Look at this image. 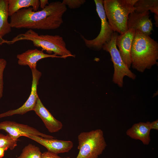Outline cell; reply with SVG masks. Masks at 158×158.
I'll use <instances>...</instances> for the list:
<instances>
[{"label":"cell","instance_id":"6da1fadb","mask_svg":"<svg viewBox=\"0 0 158 158\" xmlns=\"http://www.w3.org/2000/svg\"><path fill=\"white\" fill-rule=\"evenodd\" d=\"M67 10L66 5L60 1L50 3L36 11L31 7L23 8L10 16V23L12 28L17 29L55 30L63 23V16Z\"/></svg>","mask_w":158,"mask_h":158},{"label":"cell","instance_id":"7a4b0ae2","mask_svg":"<svg viewBox=\"0 0 158 158\" xmlns=\"http://www.w3.org/2000/svg\"><path fill=\"white\" fill-rule=\"evenodd\" d=\"M130 54L132 68L143 73L157 64L158 43L150 36L136 30Z\"/></svg>","mask_w":158,"mask_h":158},{"label":"cell","instance_id":"3957f363","mask_svg":"<svg viewBox=\"0 0 158 158\" xmlns=\"http://www.w3.org/2000/svg\"><path fill=\"white\" fill-rule=\"evenodd\" d=\"M22 40H27L32 42L34 46L42 48L50 54H54L61 56L65 59L68 57H74L66 47L65 42L63 37L59 35H39L31 29H29L25 33L20 34L14 37L11 40L7 41L4 40L2 44H8Z\"/></svg>","mask_w":158,"mask_h":158},{"label":"cell","instance_id":"277c9868","mask_svg":"<svg viewBox=\"0 0 158 158\" xmlns=\"http://www.w3.org/2000/svg\"><path fill=\"white\" fill-rule=\"evenodd\" d=\"M138 0H104L103 6L108 22L114 32L122 34L128 30L129 15L135 10Z\"/></svg>","mask_w":158,"mask_h":158},{"label":"cell","instance_id":"5b68a950","mask_svg":"<svg viewBox=\"0 0 158 158\" xmlns=\"http://www.w3.org/2000/svg\"><path fill=\"white\" fill-rule=\"evenodd\" d=\"M78 138L79 151L76 158H98L107 145L100 129L81 132Z\"/></svg>","mask_w":158,"mask_h":158},{"label":"cell","instance_id":"8992f818","mask_svg":"<svg viewBox=\"0 0 158 158\" xmlns=\"http://www.w3.org/2000/svg\"><path fill=\"white\" fill-rule=\"evenodd\" d=\"M118 35L117 32H114L111 40L104 44L102 49L109 53L113 63L114 71L112 81L119 87H122L125 76L133 80L135 79L136 75L124 63L117 48L116 39Z\"/></svg>","mask_w":158,"mask_h":158},{"label":"cell","instance_id":"52a82bcc","mask_svg":"<svg viewBox=\"0 0 158 158\" xmlns=\"http://www.w3.org/2000/svg\"><path fill=\"white\" fill-rule=\"evenodd\" d=\"M103 0H95L97 12L101 21V28L98 35L95 39L89 40L84 36H80L85 44L88 48L95 51L100 50L105 43L111 39L114 31L107 20L103 6Z\"/></svg>","mask_w":158,"mask_h":158},{"label":"cell","instance_id":"ba28073f","mask_svg":"<svg viewBox=\"0 0 158 158\" xmlns=\"http://www.w3.org/2000/svg\"><path fill=\"white\" fill-rule=\"evenodd\" d=\"M0 130H4L12 138L17 141L20 137L23 136L27 137L30 135L46 138H55L52 136L42 133L34 128L13 121H6L0 122Z\"/></svg>","mask_w":158,"mask_h":158},{"label":"cell","instance_id":"9c48e42d","mask_svg":"<svg viewBox=\"0 0 158 158\" xmlns=\"http://www.w3.org/2000/svg\"><path fill=\"white\" fill-rule=\"evenodd\" d=\"M31 70L32 80L31 92L28 98L22 106L17 109L10 110L0 114V118L15 114L22 115L29 111L34 110L37 99L39 97L37 92V86L42 73L37 68L32 69Z\"/></svg>","mask_w":158,"mask_h":158},{"label":"cell","instance_id":"30bf717a","mask_svg":"<svg viewBox=\"0 0 158 158\" xmlns=\"http://www.w3.org/2000/svg\"><path fill=\"white\" fill-rule=\"evenodd\" d=\"M149 15V11L143 13L134 11L130 14L127 22L128 29L139 30L150 36L153 30V25L151 19L150 18Z\"/></svg>","mask_w":158,"mask_h":158},{"label":"cell","instance_id":"8fae6325","mask_svg":"<svg viewBox=\"0 0 158 158\" xmlns=\"http://www.w3.org/2000/svg\"><path fill=\"white\" fill-rule=\"evenodd\" d=\"M136 30L129 29L125 33L118 35L116 39V44L118 48L121 56L126 65L129 69L131 65V49Z\"/></svg>","mask_w":158,"mask_h":158},{"label":"cell","instance_id":"7c38bea8","mask_svg":"<svg viewBox=\"0 0 158 158\" xmlns=\"http://www.w3.org/2000/svg\"><path fill=\"white\" fill-rule=\"evenodd\" d=\"M27 138L43 146L48 151L57 154L68 152L73 146V142L70 140L46 138L32 135L28 136Z\"/></svg>","mask_w":158,"mask_h":158},{"label":"cell","instance_id":"4fadbf2b","mask_svg":"<svg viewBox=\"0 0 158 158\" xmlns=\"http://www.w3.org/2000/svg\"><path fill=\"white\" fill-rule=\"evenodd\" d=\"M34 111L42 119L49 132L56 133L62 128V123L54 118L43 105L39 97L37 99Z\"/></svg>","mask_w":158,"mask_h":158},{"label":"cell","instance_id":"5bb4252c","mask_svg":"<svg viewBox=\"0 0 158 158\" xmlns=\"http://www.w3.org/2000/svg\"><path fill=\"white\" fill-rule=\"evenodd\" d=\"M16 57L19 65L28 66L31 69L37 68V62L42 59L49 57L63 58L62 56L54 54H45L42 50L36 49H28L23 53L18 54Z\"/></svg>","mask_w":158,"mask_h":158},{"label":"cell","instance_id":"9a60e30c","mask_svg":"<svg viewBox=\"0 0 158 158\" xmlns=\"http://www.w3.org/2000/svg\"><path fill=\"white\" fill-rule=\"evenodd\" d=\"M150 122H140L135 123L126 131V135L132 138L141 140L145 145H148L150 141Z\"/></svg>","mask_w":158,"mask_h":158},{"label":"cell","instance_id":"2e32d148","mask_svg":"<svg viewBox=\"0 0 158 158\" xmlns=\"http://www.w3.org/2000/svg\"><path fill=\"white\" fill-rule=\"evenodd\" d=\"M8 0H0V45L4 40L3 37L11 31L12 28L8 21Z\"/></svg>","mask_w":158,"mask_h":158},{"label":"cell","instance_id":"e0dca14e","mask_svg":"<svg viewBox=\"0 0 158 158\" xmlns=\"http://www.w3.org/2000/svg\"><path fill=\"white\" fill-rule=\"evenodd\" d=\"M8 10L11 16L21 9L32 7L34 11H37L40 6L39 0H8Z\"/></svg>","mask_w":158,"mask_h":158},{"label":"cell","instance_id":"ac0fdd59","mask_svg":"<svg viewBox=\"0 0 158 158\" xmlns=\"http://www.w3.org/2000/svg\"><path fill=\"white\" fill-rule=\"evenodd\" d=\"M134 7L135 11L143 13L150 10L152 13L158 16V0H138Z\"/></svg>","mask_w":158,"mask_h":158},{"label":"cell","instance_id":"d6986e66","mask_svg":"<svg viewBox=\"0 0 158 158\" xmlns=\"http://www.w3.org/2000/svg\"><path fill=\"white\" fill-rule=\"evenodd\" d=\"M42 154L39 147L29 144L24 147L16 158H42Z\"/></svg>","mask_w":158,"mask_h":158},{"label":"cell","instance_id":"ffe728a7","mask_svg":"<svg viewBox=\"0 0 158 158\" xmlns=\"http://www.w3.org/2000/svg\"><path fill=\"white\" fill-rule=\"evenodd\" d=\"M17 140L12 138L8 134L4 135L0 134V147H7L11 150L17 145Z\"/></svg>","mask_w":158,"mask_h":158},{"label":"cell","instance_id":"44dd1931","mask_svg":"<svg viewBox=\"0 0 158 158\" xmlns=\"http://www.w3.org/2000/svg\"><path fill=\"white\" fill-rule=\"evenodd\" d=\"M7 65V61L4 59H0V99L3 96L4 88L3 74Z\"/></svg>","mask_w":158,"mask_h":158},{"label":"cell","instance_id":"7402d4cb","mask_svg":"<svg viewBox=\"0 0 158 158\" xmlns=\"http://www.w3.org/2000/svg\"><path fill=\"white\" fill-rule=\"evenodd\" d=\"M62 2L71 9L80 7L85 2V0H63Z\"/></svg>","mask_w":158,"mask_h":158},{"label":"cell","instance_id":"603a6c76","mask_svg":"<svg viewBox=\"0 0 158 158\" xmlns=\"http://www.w3.org/2000/svg\"><path fill=\"white\" fill-rule=\"evenodd\" d=\"M42 158H70V157H61L59 156L58 154L47 151L42 153Z\"/></svg>","mask_w":158,"mask_h":158},{"label":"cell","instance_id":"cb8c5ba5","mask_svg":"<svg viewBox=\"0 0 158 158\" xmlns=\"http://www.w3.org/2000/svg\"><path fill=\"white\" fill-rule=\"evenodd\" d=\"M150 128L151 129H154L158 130V119L150 122Z\"/></svg>","mask_w":158,"mask_h":158},{"label":"cell","instance_id":"d4e9b609","mask_svg":"<svg viewBox=\"0 0 158 158\" xmlns=\"http://www.w3.org/2000/svg\"><path fill=\"white\" fill-rule=\"evenodd\" d=\"M40 8L42 9H44L49 3L48 0H40Z\"/></svg>","mask_w":158,"mask_h":158},{"label":"cell","instance_id":"484cf974","mask_svg":"<svg viewBox=\"0 0 158 158\" xmlns=\"http://www.w3.org/2000/svg\"><path fill=\"white\" fill-rule=\"evenodd\" d=\"M8 149L6 147H0V158H3L4 156L5 152Z\"/></svg>","mask_w":158,"mask_h":158}]
</instances>
